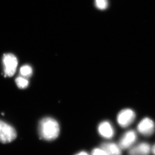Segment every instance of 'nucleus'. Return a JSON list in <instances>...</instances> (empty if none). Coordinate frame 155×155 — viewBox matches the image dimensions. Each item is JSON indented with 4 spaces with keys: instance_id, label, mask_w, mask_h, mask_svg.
Segmentation results:
<instances>
[{
    "instance_id": "9d476101",
    "label": "nucleus",
    "mask_w": 155,
    "mask_h": 155,
    "mask_svg": "<svg viewBox=\"0 0 155 155\" xmlns=\"http://www.w3.org/2000/svg\"><path fill=\"white\" fill-rule=\"evenodd\" d=\"M32 68L29 65H24V66H22L20 68V75L23 77H30L32 75Z\"/></svg>"
},
{
    "instance_id": "f03ea898",
    "label": "nucleus",
    "mask_w": 155,
    "mask_h": 155,
    "mask_svg": "<svg viewBox=\"0 0 155 155\" xmlns=\"http://www.w3.org/2000/svg\"><path fill=\"white\" fill-rule=\"evenodd\" d=\"M17 137V132L14 127L6 122L0 120V142L9 143Z\"/></svg>"
},
{
    "instance_id": "39448f33",
    "label": "nucleus",
    "mask_w": 155,
    "mask_h": 155,
    "mask_svg": "<svg viewBox=\"0 0 155 155\" xmlns=\"http://www.w3.org/2000/svg\"><path fill=\"white\" fill-rule=\"evenodd\" d=\"M155 124L153 121L148 117L142 119L137 126V130L140 133L146 137L153 135L154 132Z\"/></svg>"
},
{
    "instance_id": "9b49d317",
    "label": "nucleus",
    "mask_w": 155,
    "mask_h": 155,
    "mask_svg": "<svg viewBox=\"0 0 155 155\" xmlns=\"http://www.w3.org/2000/svg\"><path fill=\"white\" fill-rule=\"evenodd\" d=\"M15 81L17 86L19 88H25L28 86V81L24 78L19 76L16 78Z\"/></svg>"
},
{
    "instance_id": "f8f14e48",
    "label": "nucleus",
    "mask_w": 155,
    "mask_h": 155,
    "mask_svg": "<svg viewBox=\"0 0 155 155\" xmlns=\"http://www.w3.org/2000/svg\"><path fill=\"white\" fill-rule=\"evenodd\" d=\"M95 4L97 8L101 10H105L108 5L107 0H95Z\"/></svg>"
},
{
    "instance_id": "20e7f679",
    "label": "nucleus",
    "mask_w": 155,
    "mask_h": 155,
    "mask_svg": "<svg viewBox=\"0 0 155 155\" xmlns=\"http://www.w3.org/2000/svg\"><path fill=\"white\" fill-rule=\"evenodd\" d=\"M136 114L130 109H123L119 112L117 116V121L121 127L125 128L130 126L135 120Z\"/></svg>"
},
{
    "instance_id": "4468645a",
    "label": "nucleus",
    "mask_w": 155,
    "mask_h": 155,
    "mask_svg": "<svg viewBox=\"0 0 155 155\" xmlns=\"http://www.w3.org/2000/svg\"><path fill=\"white\" fill-rule=\"evenodd\" d=\"M75 155H89V154L87 152L85 151H82L76 154Z\"/></svg>"
},
{
    "instance_id": "0eeeda50",
    "label": "nucleus",
    "mask_w": 155,
    "mask_h": 155,
    "mask_svg": "<svg viewBox=\"0 0 155 155\" xmlns=\"http://www.w3.org/2000/svg\"><path fill=\"white\" fill-rule=\"evenodd\" d=\"M98 132L103 138L110 139L115 135V130L113 125L108 121H104L98 126Z\"/></svg>"
},
{
    "instance_id": "6e6552de",
    "label": "nucleus",
    "mask_w": 155,
    "mask_h": 155,
    "mask_svg": "<svg viewBox=\"0 0 155 155\" xmlns=\"http://www.w3.org/2000/svg\"><path fill=\"white\" fill-rule=\"evenodd\" d=\"M150 150V144L143 142L130 149L128 154L129 155H149Z\"/></svg>"
},
{
    "instance_id": "2eb2a0df",
    "label": "nucleus",
    "mask_w": 155,
    "mask_h": 155,
    "mask_svg": "<svg viewBox=\"0 0 155 155\" xmlns=\"http://www.w3.org/2000/svg\"><path fill=\"white\" fill-rule=\"evenodd\" d=\"M152 152L155 155V144L153 146L152 149Z\"/></svg>"
},
{
    "instance_id": "ddd939ff",
    "label": "nucleus",
    "mask_w": 155,
    "mask_h": 155,
    "mask_svg": "<svg viewBox=\"0 0 155 155\" xmlns=\"http://www.w3.org/2000/svg\"><path fill=\"white\" fill-rule=\"evenodd\" d=\"M91 155H109L102 148H96L93 150L92 151Z\"/></svg>"
},
{
    "instance_id": "423d86ee",
    "label": "nucleus",
    "mask_w": 155,
    "mask_h": 155,
    "mask_svg": "<svg viewBox=\"0 0 155 155\" xmlns=\"http://www.w3.org/2000/svg\"><path fill=\"white\" fill-rule=\"evenodd\" d=\"M137 135L134 130L126 131L123 135L119 142V146L122 149L129 148L136 141Z\"/></svg>"
},
{
    "instance_id": "1a4fd4ad",
    "label": "nucleus",
    "mask_w": 155,
    "mask_h": 155,
    "mask_svg": "<svg viewBox=\"0 0 155 155\" xmlns=\"http://www.w3.org/2000/svg\"><path fill=\"white\" fill-rule=\"evenodd\" d=\"M101 148L109 155H122V149L119 145H118L115 143H103L101 145Z\"/></svg>"
},
{
    "instance_id": "7ed1b4c3",
    "label": "nucleus",
    "mask_w": 155,
    "mask_h": 155,
    "mask_svg": "<svg viewBox=\"0 0 155 155\" xmlns=\"http://www.w3.org/2000/svg\"><path fill=\"white\" fill-rule=\"evenodd\" d=\"M5 75L11 77L16 72L18 61L17 58L13 54H6L3 58Z\"/></svg>"
},
{
    "instance_id": "f257e3e1",
    "label": "nucleus",
    "mask_w": 155,
    "mask_h": 155,
    "mask_svg": "<svg viewBox=\"0 0 155 155\" xmlns=\"http://www.w3.org/2000/svg\"><path fill=\"white\" fill-rule=\"evenodd\" d=\"M38 127L41 138L47 141L54 140L60 134L59 123L57 120L51 117H46L42 119Z\"/></svg>"
}]
</instances>
